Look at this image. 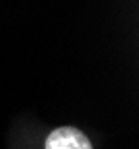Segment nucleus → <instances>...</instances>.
Returning a JSON list of instances; mask_svg holds the SVG:
<instances>
[{
    "mask_svg": "<svg viewBox=\"0 0 139 149\" xmlns=\"http://www.w3.org/2000/svg\"><path fill=\"white\" fill-rule=\"evenodd\" d=\"M46 149H93L83 130L75 126H60L46 139Z\"/></svg>",
    "mask_w": 139,
    "mask_h": 149,
    "instance_id": "obj_1",
    "label": "nucleus"
}]
</instances>
